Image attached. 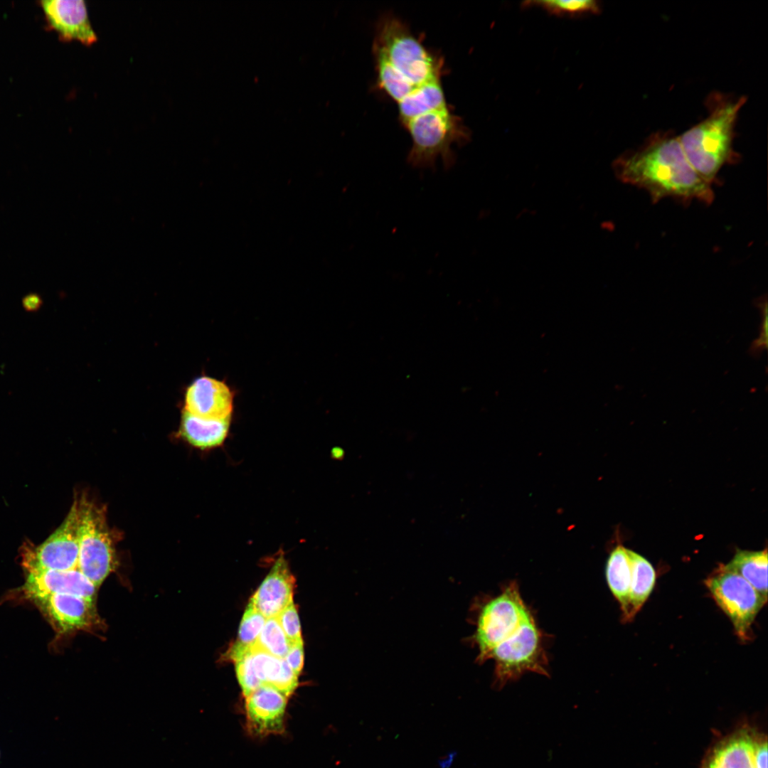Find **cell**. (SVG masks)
<instances>
[{"label":"cell","mask_w":768,"mask_h":768,"mask_svg":"<svg viewBox=\"0 0 768 768\" xmlns=\"http://www.w3.org/2000/svg\"><path fill=\"white\" fill-rule=\"evenodd\" d=\"M615 176L648 192L654 202L665 198L697 200L710 204L712 184L703 180L688 161L678 137L657 132L638 148L620 154L612 164Z\"/></svg>","instance_id":"obj_1"},{"label":"cell","mask_w":768,"mask_h":768,"mask_svg":"<svg viewBox=\"0 0 768 768\" xmlns=\"http://www.w3.org/2000/svg\"><path fill=\"white\" fill-rule=\"evenodd\" d=\"M708 116L681 136L684 154L695 171L713 185L721 169L738 159L734 150L735 129L745 97L713 93L707 101Z\"/></svg>","instance_id":"obj_2"},{"label":"cell","mask_w":768,"mask_h":768,"mask_svg":"<svg viewBox=\"0 0 768 768\" xmlns=\"http://www.w3.org/2000/svg\"><path fill=\"white\" fill-rule=\"evenodd\" d=\"M472 622L475 631L469 643L478 649L476 661H486L489 652L510 637L530 617V609L524 602L518 584L510 582L494 597L477 599L473 604Z\"/></svg>","instance_id":"obj_3"},{"label":"cell","mask_w":768,"mask_h":768,"mask_svg":"<svg viewBox=\"0 0 768 768\" xmlns=\"http://www.w3.org/2000/svg\"><path fill=\"white\" fill-rule=\"evenodd\" d=\"M402 124L412 141L407 161L416 168H432L439 158L444 168L450 169L455 163L452 145L464 144L470 139L469 131L448 106L417 116Z\"/></svg>","instance_id":"obj_4"},{"label":"cell","mask_w":768,"mask_h":768,"mask_svg":"<svg viewBox=\"0 0 768 768\" xmlns=\"http://www.w3.org/2000/svg\"><path fill=\"white\" fill-rule=\"evenodd\" d=\"M373 52L381 54L415 87L440 78L441 60L428 51L407 26L394 16L386 15L378 21Z\"/></svg>","instance_id":"obj_5"},{"label":"cell","mask_w":768,"mask_h":768,"mask_svg":"<svg viewBox=\"0 0 768 768\" xmlns=\"http://www.w3.org/2000/svg\"><path fill=\"white\" fill-rule=\"evenodd\" d=\"M545 641L546 635L533 615L510 637L496 646L486 657V661H494L495 686L502 688L529 672L548 676Z\"/></svg>","instance_id":"obj_6"},{"label":"cell","mask_w":768,"mask_h":768,"mask_svg":"<svg viewBox=\"0 0 768 768\" xmlns=\"http://www.w3.org/2000/svg\"><path fill=\"white\" fill-rule=\"evenodd\" d=\"M80 537L78 569L97 587L116 568L114 543L104 507L85 495L78 499Z\"/></svg>","instance_id":"obj_7"},{"label":"cell","mask_w":768,"mask_h":768,"mask_svg":"<svg viewBox=\"0 0 768 768\" xmlns=\"http://www.w3.org/2000/svg\"><path fill=\"white\" fill-rule=\"evenodd\" d=\"M718 606L731 621L742 641L752 638V625L767 603L757 591L737 573L720 565L705 580Z\"/></svg>","instance_id":"obj_8"},{"label":"cell","mask_w":768,"mask_h":768,"mask_svg":"<svg viewBox=\"0 0 768 768\" xmlns=\"http://www.w3.org/2000/svg\"><path fill=\"white\" fill-rule=\"evenodd\" d=\"M80 523L78 499H75L60 527L40 545L28 546L23 551V565L27 572L77 569Z\"/></svg>","instance_id":"obj_9"},{"label":"cell","mask_w":768,"mask_h":768,"mask_svg":"<svg viewBox=\"0 0 768 768\" xmlns=\"http://www.w3.org/2000/svg\"><path fill=\"white\" fill-rule=\"evenodd\" d=\"M35 602L62 634L92 631L102 626L95 600L72 594H53Z\"/></svg>","instance_id":"obj_10"},{"label":"cell","mask_w":768,"mask_h":768,"mask_svg":"<svg viewBox=\"0 0 768 768\" xmlns=\"http://www.w3.org/2000/svg\"><path fill=\"white\" fill-rule=\"evenodd\" d=\"M287 698L275 688L261 685L245 697L246 728L256 737L281 734L284 730Z\"/></svg>","instance_id":"obj_11"},{"label":"cell","mask_w":768,"mask_h":768,"mask_svg":"<svg viewBox=\"0 0 768 768\" xmlns=\"http://www.w3.org/2000/svg\"><path fill=\"white\" fill-rule=\"evenodd\" d=\"M46 21L63 41L91 46L97 41L82 0H45L40 2Z\"/></svg>","instance_id":"obj_12"},{"label":"cell","mask_w":768,"mask_h":768,"mask_svg":"<svg viewBox=\"0 0 768 768\" xmlns=\"http://www.w3.org/2000/svg\"><path fill=\"white\" fill-rule=\"evenodd\" d=\"M234 395L223 381L208 376L194 380L184 396V410L206 419L231 417Z\"/></svg>","instance_id":"obj_13"},{"label":"cell","mask_w":768,"mask_h":768,"mask_svg":"<svg viewBox=\"0 0 768 768\" xmlns=\"http://www.w3.org/2000/svg\"><path fill=\"white\" fill-rule=\"evenodd\" d=\"M97 589L77 568L27 572L23 592L33 601L53 594H72L96 600Z\"/></svg>","instance_id":"obj_14"},{"label":"cell","mask_w":768,"mask_h":768,"mask_svg":"<svg viewBox=\"0 0 768 768\" xmlns=\"http://www.w3.org/2000/svg\"><path fill=\"white\" fill-rule=\"evenodd\" d=\"M294 583L288 562L282 553L250 600L266 619L277 617L293 601Z\"/></svg>","instance_id":"obj_15"},{"label":"cell","mask_w":768,"mask_h":768,"mask_svg":"<svg viewBox=\"0 0 768 768\" xmlns=\"http://www.w3.org/2000/svg\"><path fill=\"white\" fill-rule=\"evenodd\" d=\"M231 417L206 419L182 411L180 434L191 445L201 449L217 447L226 439Z\"/></svg>","instance_id":"obj_16"},{"label":"cell","mask_w":768,"mask_h":768,"mask_svg":"<svg viewBox=\"0 0 768 768\" xmlns=\"http://www.w3.org/2000/svg\"><path fill=\"white\" fill-rule=\"evenodd\" d=\"M251 654L255 674L262 685L275 688L288 698L298 685L294 674L284 658L275 657L252 646Z\"/></svg>","instance_id":"obj_17"},{"label":"cell","mask_w":768,"mask_h":768,"mask_svg":"<svg viewBox=\"0 0 768 768\" xmlns=\"http://www.w3.org/2000/svg\"><path fill=\"white\" fill-rule=\"evenodd\" d=\"M631 568L629 607L624 622H631L652 592L656 583V572L642 555L628 549Z\"/></svg>","instance_id":"obj_18"},{"label":"cell","mask_w":768,"mask_h":768,"mask_svg":"<svg viewBox=\"0 0 768 768\" xmlns=\"http://www.w3.org/2000/svg\"><path fill=\"white\" fill-rule=\"evenodd\" d=\"M606 580L609 588L619 602L622 621L627 615L631 578V568L628 549L622 545L615 548L607 561Z\"/></svg>","instance_id":"obj_19"},{"label":"cell","mask_w":768,"mask_h":768,"mask_svg":"<svg viewBox=\"0 0 768 768\" xmlns=\"http://www.w3.org/2000/svg\"><path fill=\"white\" fill-rule=\"evenodd\" d=\"M398 105L402 123L417 116L447 107L440 78L420 85Z\"/></svg>","instance_id":"obj_20"},{"label":"cell","mask_w":768,"mask_h":768,"mask_svg":"<svg viewBox=\"0 0 768 768\" xmlns=\"http://www.w3.org/2000/svg\"><path fill=\"white\" fill-rule=\"evenodd\" d=\"M767 550H738L725 567L740 575L767 602Z\"/></svg>","instance_id":"obj_21"},{"label":"cell","mask_w":768,"mask_h":768,"mask_svg":"<svg viewBox=\"0 0 768 768\" xmlns=\"http://www.w3.org/2000/svg\"><path fill=\"white\" fill-rule=\"evenodd\" d=\"M755 745L747 735H737L717 749L708 768H755Z\"/></svg>","instance_id":"obj_22"},{"label":"cell","mask_w":768,"mask_h":768,"mask_svg":"<svg viewBox=\"0 0 768 768\" xmlns=\"http://www.w3.org/2000/svg\"><path fill=\"white\" fill-rule=\"evenodd\" d=\"M373 53L378 85L397 103L417 87L400 75L381 54Z\"/></svg>","instance_id":"obj_23"},{"label":"cell","mask_w":768,"mask_h":768,"mask_svg":"<svg viewBox=\"0 0 768 768\" xmlns=\"http://www.w3.org/2000/svg\"><path fill=\"white\" fill-rule=\"evenodd\" d=\"M521 7H540L552 15L567 17L597 14L601 11L599 1L594 0L526 1L522 3Z\"/></svg>","instance_id":"obj_24"},{"label":"cell","mask_w":768,"mask_h":768,"mask_svg":"<svg viewBox=\"0 0 768 768\" xmlns=\"http://www.w3.org/2000/svg\"><path fill=\"white\" fill-rule=\"evenodd\" d=\"M275 657L284 658L291 646L276 617L267 618L253 645Z\"/></svg>","instance_id":"obj_25"},{"label":"cell","mask_w":768,"mask_h":768,"mask_svg":"<svg viewBox=\"0 0 768 768\" xmlns=\"http://www.w3.org/2000/svg\"><path fill=\"white\" fill-rule=\"evenodd\" d=\"M229 655L235 663L237 677L242 693L245 697H247L262 685L255 672L251 648L245 649L233 646Z\"/></svg>","instance_id":"obj_26"},{"label":"cell","mask_w":768,"mask_h":768,"mask_svg":"<svg viewBox=\"0 0 768 768\" xmlns=\"http://www.w3.org/2000/svg\"><path fill=\"white\" fill-rule=\"evenodd\" d=\"M266 619L250 600L240 622L238 640L233 646L251 648L257 641Z\"/></svg>","instance_id":"obj_27"},{"label":"cell","mask_w":768,"mask_h":768,"mask_svg":"<svg viewBox=\"0 0 768 768\" xmlns=\"http://www.w3.org/2000/svg\"><path fill=\"white\" fill-rule=\"evenodd\" d=\"M276 617L291 644L302 640L299 619L293 601Z\"/></svg>","instance_id":"obj_28"},{"label":"cell","mask_w":768,"mask_h":768,"mask_svg":"<svg viewBox=\"0 0 768 768\" xmlns=\"http://www.w3.org/2000/svg\"><path fill=\"white\" fill-rule=\"evenodd\" d=\"M758 307L760 309L762 315V323L760 326V331L759 337L752 342L751 346V352L757 354L759 353L767 347V299L764 301H759Z\"/></svg>","instance_id":"obj_29"},{"label":"cell","mask_w":768,"mask_h":768,"mask_svg":"<svg viewBox=\"0 0 768 768\" xmlns=\"http://www.w3.org/2000/svg\"><path fill=\"white\" fill-rule=\"evenodd\" d=\"M289 668L297 676L301 673L304 662V648L302 640L291 644L290 648L284 658Z\"/></svg>","instance_id":"obj_30"},{"label":"cell","mask_w":768,"mask_h":768,"mask_svg":"<svg viewBox=\"0 0 768 768\" xmlns=\"http://www.w3.org/2000/svg\"><path fill=\"white\" fill-rule=\"evenodd\" d=\"M21 304L26 312L36 313L41 309L43 299L39 294L31 292L22 297Z\"/></svg>","instance_id":"obj_31"},{"label":"cell","mask_w":768,"mask_h":768,"mask_svg":"<svg viewBox=\"0 0 768 768\" xmlns=\"http://www.w3.org/2000/svg\"><path fill=\"white\" fill-rule=\"evenodd\" d=\"M754 764L755 768H767V745L766 742L755 745Z\"/></svg>","instance_id":"obj_32"}]
</instances>
